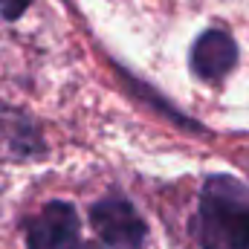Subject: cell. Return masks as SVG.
Returning a JSON list of instances; mask_svg holds the SVG:
<instances>
[{"mask_svg":"<svg viewBox=\"0 0 249 249\" xmlns=\"http://www.w3.org/2000/svg\"><path fill=\"white\" fill-rule=\"evenodd\" d=\"M194 232L203 249H249V186L214 174L203 183Z\"/></svg>","mask_w":249,"mask_h":249,"instance_id":"6da1fadb","label":"cell"},{"mask_svg":"<svg viewBox=\"0 0 249 249\" xmlns=\"http://www.w3.org/2000/svg\"><path fill=\"white\" fill-rule=\"evenodd\" d=\"M26 249H99V244L84 238L72 203L53 200L29 220Z\"/></svg>","mask_w":249,"mask_h":249,"instance_id":"7a4b0ae2","label":"cell"},{"mask_svg":"<svg viewBox=\"0 0 249 249\" xmlns=\"http://www.w3.org/2000/svg\"><path fill=\"white\" fill-rule=\"evenodd\" d=\"M90 223L99 232V241L107 249H142L148 238V226L133 209L130 200L119 194L99 200L90 209Z\"/></svg>","mask_w":249,"mask_h":249,"instance_id":"3957f363","label":"cell"},{"mask_svg":"<svg viewBox=\"0 0 249 249\" xmlns=\"http://www.w3.org/2000/svg\"><path fill=\"white\" fill-rule=\"evenodd\" d=\"M235 64L238 44L226 29H206L191 47V72L206 84H217L235 70Z\"/></svg>","mask_w":249,"mask_h":249,"instance_id":"277c9868","label":"cell"},{"mask_svg":"<svg viewBox=\"0 0 249 249\" xmlns=\"http://www.w3.org/2000/svg\"><path fill=\"white\" fill-rule=\"evenodd\" d=\"M26 6H29V0H0V15L6 20H18L26 12Z\"/></svg>","mask_w":249,"mask_h":249,"instance_id":"5b68a950","label":"cell"}]
</instances>
